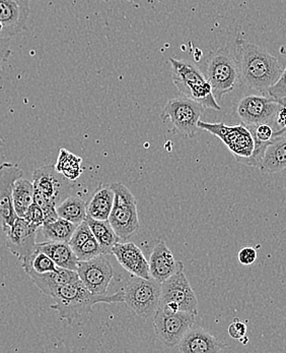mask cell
<instances>
[{"label": "cell", "instance_id": "cell-1", "mask_svg": "<svg viewBox=\"0 0 286 353\" xmlns=\"http://www.w3.org/2000/svg\"><path fill=\"white\" fill-rule=\"evenodd\" d=\"M236 54L241 83L266 96L283 74V68L278 59L261 47L243 39L236 41Z\"/></svg>", "mask_w": 286, "mask_h": 353}, {"label": "cell", "instance_id": "cell-2", "mask_svg": "<svg viewBox=\"0 0 286 353\" xmlns=\"http://www.w3.org/2000/svg\"><path fill=\"white\" fill-rule=\"evenodd\" d=\"M52 299H54L55 303L51 305V309L58 312L62 320L72 323L74 319L91 312L94 305L97 303H124V292L121 290L111 295L95 294L87 290L78 278L60 286Z\"/></svg>", "mask_w": 286, "mask_h": 353}, {"label": "cell", "instance_id": "cell-3", "mask_svg": "<svg viewBox=\"0 0 286 353\" xmlns=\"http://www.w3.org/2000/svg\"><path fill=\"white\" fill-rule=\"evenodd\" d=\"M204 74L212 87L217 102L241 85L240 68L236 53L228 48L211 51L205 59Z\"/></svg>", "mask_w": 286, "mask_h": 353}, {"label": "cell", "instance_id": "cell-4", "mask_svg": "<svg viewBox=\"0 0 286 353\" xmlns=\"http://www.w3.org/2000/svg\"><path fill=\"white\" fill-rule=\"evenodd\" d=\"M172 79L177 89L185 97L200 103L204 108L221 110L215 100L212 87L197 66L185 61L170 59Z\"/></svg>", "mask_w": 286, "mask_h": 353}, {"label": "cell", "instance_id": "cell-5", "mask_svg": "<svg viewBox=\"0 0 286 353\" xmlns=\"http://www.w3.org/2000/svg\"><path fill=\"white\" fill-rule=\"evenodd\" d=\"M115 192L109 222L119 239L125 241L140 230L138 203L131 190L120 183H111Z\"/></svg>", "mask_w": 286, "mask_h": 353}, {"label": "cell", "instance_id": "cell-6", "mask_svg": "<svg viewBox=\"0 0 286 353\" xmlns=\"http://www.w3.org/2000/svg\"><path fill=\"white\" fill-rule=\"evenodd\" d=\"M204 107L190 98L177 97L168 100L161 113L162 121H170L175 132L182 138L192 139L199 130L198 123Z\"/></svg>", "mask_w": 286, "mask_h": 353}, {"label": "cell", "instance_id": "cell-7", "mask_svg": "<svg viewBox=\"0 0 286 353\" xmlns=\"http://www.w3.org/2000/svg\"><path fill=\"white\" fill-rule=\"evenodd\" d=\"M162 283L155 279L136 277L124 288V303L140 316H153L159 307Z\"/></svg>", "mask_w": 286, "mask_h": 353}, {"label": "cell", "instance_id": "cell-8", "mask_svg": "<svg viewBox=\"0 0 286 353\" xmlns=\"http://www.w3.org/2000/svg\"><path fill=\"white\" fill-rule=\"evenodd\" d=\"M198 128L223 141L239 163L244 165L253 155L255 143L251 132L245 125H226L225 123H210L199 121Z\"/></svg>", "mask_w": 286, "mask_h": 353}, {"label": "cell", "instance_id": "cell-9", "mask_svg": "<svg viewBox=\"0 0 286 353\" xmlns=\"http://www.w3.org/2000/svg\"><path fill=\"white\" fill-rule=\"evenodd\" d=\"M196 314L191 312H178L166 314L162 310H157L153 316V328L155 335L168 346L174 347L179 345L186 333L195 324Z\"/></svg>", "mask_w": 286, "mask_h": 353}, {"label": "cell", "instance_id": "cell-10", "mask_svg": "<svg viewBox=\"0 0 286 353\" xmlns=\"http://www.w3.org/2000/svg\"><path fill=\"white\" fill-rule=\"evenodd\" d=\"M168 303H176L181 312L198 314L197 297L186 277L184 270L177 272L162 283L159 307Z\"/></svg>", "mask_w": 286, "mask_h": 353}, {"label": "cell", "instance_id": "cell-11", "mask_svg": "<svg viewBox=\"0 0 286 353\" xmlns=\"http://www.w3.org/2000/svg\"><path fill=\"white\" fill-rule=\"evenodd\" d=\"M281 104L274 98L261 95H249L243 98L236 106V114L245 125L260 123L274 125L275 115Z\"/></svg>", "mask_w": 286, "mask_h": 353}, {"label": "cell", "instance_id": "cell-12", "mask_svg": "<svg viewBox=\"0 0 286 353\" xmlns=\"http://www.w3.org/2000/svg\"><path fill=\"white\" fill-rule=\"evenodd\" d=\"M33 185L36 192L56 207L69 196L72 188L69 179L59 173L54 165L36 169L33 173Z\"/></svg>", "mask_w": 286, "mask_h": 353}, {"label": "cell", "instance_id": "cell-13", "mask_svg": "<svg viewBox=\"0 0 286 353\" xmlns=\"http://www.w3.org/2000/svg\"><path fill=\"white\" fill-rule=\"evenodd\" d=\"M76 272L87 290L95 294H107L114 277V269L104 254L89 261H78Z\"/></svg>", "mask_w": 286, "mask_h": 353}, {"label": "cell", "instance_id": "cell-14", "mask_svg": "<svg viewBox=\"0 0 286 353\" xmlns=\"http://www.w3.org/2000/svg\"><path fill=\"white\" fill-rule=\"evenodd\" d=\"M23 170L14 163L0 164V226L4 233L16 221V211L12 204L14 183L23 177Z\"/></svg>", "mask_w": 286, "mask_h": 353}, {"label": "cell", "instance_id": "cell-15", "mask_svg": "<svg viewBox=\"0 0 286 353\" xmlns=\"http://www.w3.org/2000/svg\"><path fill=\"white\" fill-rule=\"evenodd\" d=\"M31 0H0V38L12 39L27 30Z\"/></svg>", "mask_w": 286, "mask_h": 353}, {"label": "cell", "instance_id": "cell-16", "mask_svg": "<svg viewBox=\"0 0 286 353\" xmlns=\"http://www.w3.org/2000/svg\"><path fill=\"white\" fill-rule=\"evenodd\" d=\"M38 229V226L30 223L25 218L18 217L6 231V248L21 263L35 252Z\"/></svg>", "mask_w": 286, "mask_h": 353}, {"label": "cell", "instance_id": "cell-17", "mask_svg": "<svg viewBox=\"0 0 286 353\" xmlns=\"http://www.w3.org/2000/svg\"><path fill=\"white\" fill-rule=\"evenodd\" d=\"M148 264L151 277L160 283H163L177 272L184 270V264L176 261L164 241H160L153 248Z\"/></svg>", "mask_w": 286, "mask_h": 353}, {"label": "cell", "instance_id": "cell-18", "mask_svg": "<svg viewBox=\"0 0 286 353\" xmlns=\"http://www.w3.org/2000/svg\"><path fill=\"white\" fill-rule=\"evenodd\" d=\"M112 254L119 264L136 277L151 279L149 264L142 250L133 243H117L113 247Z\"/></svg>", "mask_w": 286, "mask_h": 353}, {"label": "cell", "instance_id": "cell-19", "mask_svg": "<svg viewBox=\"0 0 286 353\" xmlns=\"http://www.w3.org/2000/svg\"><path fill=\"white\" fill-rule=\"evenodd\" d=\"M226 345L204 329H190L179 343L182 353H217L223 352Z\"/></svg>", "mask_w": 286, "mask_h": 353}, {"label": "cell", "instance_id": "cell-20", "mask_svg": "<svg viewBox=\"0 0 286 353\" xmlns=\"http://www.w3.org/2000/svg\"><path fill=\"white\" fill-rule=\"evenodd\" d=\"M28 275L43 294L50 297L54 296L55 292L60 286L80 278L78 272L60 268V267L56 271L43 274L29 273Z\"/></svg>", "mask_w": 286, "mask_h": 353}, {"label": "cell", "instance_id": "cell-21", "mask_svg": "<svg viewBox=\"0 0 286 353\" xmlns=\"http://www.w3.org/2000/svg\"><path fill=\"white\" fill-rule=\"evenodd\" d=\"M36 249L50 256L53 262L60 268L72 271H76L78 269V256L68 243L45 241L37 243Z\"/></svg>", "mask_w": 286, "mask_h": 353}, {"label": "cell", "instance_id": "cell-22", "mask_svg": "<svg viewBox=\"0 0 286 353\" xmlns=\"http://www.w3.org/2000/svg\"><path fill=\"white\" fill-rule=\"evenodd\" d=\"M259 169L265 174L278 173L286 169V137L273 138L266 148Z\"/></svg>", "mask_w": 286, "mask_h": 353}, {"label": "cell", "instance_id": "cell-23", "mask_svg": "<svg viewBox=\"0 0 286 353\" xmlns=\"http://www.w3.org/2000/svg\"><path fill=\"white\" fill-rule=\"evenodd\" d=\"M115 192L111 185H101L87 204V214L96 220H109L113 205Z\"/></svg>", "mask_w": 286, "mask_h": 353}, {"label": "cell", "instance_id": "cell-24", "mask_svg": "<svg viewBox=\"0 0 286 353\" xmlns=\"http://www.w3.org/2000/svg\"><path fill=\"white\" fill-rule=\"evenodd\" d=\"M85 221L89 224L94 236L99 243L102 254L107 256V254H112L113 247L119 243L120 239L115 232L109 220H96L87 215Z\"/></svg>", "mask_w": 286, "mask_h": 353}, {"label": "cell", "instance_id": "cell-25", "mask_svg": "<svg viewBox=\"0 0 286 353\" xmlns=\"http://www.w3.org/2000/svg\"><path fill=\"white\" fill-rule=\"evenodd\" d=\"M34 194H35V188L31 181L21 177L14 183L12 204L18 217H25L28 210L34 203Z\"/></svg>", "mask_w": 286, "mask_h": 353}, {"label": "cell", "instance_id": "cell-26", "mask_svg": "<svg viewBox=\"0 0 286 353\" xmlns=\"http://www.w3.org/2000/svg\"><path fill=\"white\" fill-rule=\"evenodd\" d=\"M76 226L78 225L63 219V218L58 217L56 219L51 220V221L45 222L40 228H41L45 241L68 243L72 239Z\"/></svg>", "mask_w": 286, "mask_h": 353}, {"label": "cell", "instance_id": "cell-27", "mask_svg": "<svg viewBox=\"0 0 286 353\" xmlns=\"http://www.w3.org/2000/svg\"><path fill=\"white\" fill-rule=\"evenodd\" d=\"M59 217L78 225L87 218V203L76 196H68L56 207Z\"/></svg>", "mask_w": 286, "mask_h": 353}, {"label": "cell", "instance_id": "cell-28", "mask_svg": "<svg viewBox=\"0 0 286 353\" xmlns=\"http://www.w3.org/2000/svg\"><path fill=\"white\" fill-rule=\"evenodd\" d=\"M82 158L70 153L68 150L61 149L55 169L70 181H76L82 172Z\"/></svg>", "mask_w": 286, "mask_h": 353}, {"label": "cell", "instance_id": "cell-29", "mask_svg": "<svg viewBox=\"0 0 286 353\" xmlns=\"http://www.w3.org/2000/svg\"><path fill=\"white\" fill-rule=\"evenodd\" d=\"M25 273L43 274L47 272L56 271L59 268L50 256L45 252L36 249L34 254L21 263Z\"/></svg>", "mask_w": 286, "mask_h": 353}, {"label": "cell", "instance_id": "cell-30", "mask_svg": "<svg viewBox=\"0 0 286 353\" xmlns=\"http://www.w3.org/2000/svg\"><path fill=\"white\" fill-rule=\"evenodd\" d=\"M253 136L255 145H269L274 137V128L270 123H260L256 125H245Z\"/></svg>", "mask_w": 286, "mask_h": 353}, {"label": "cell", "instance_id": "cell-31", "mask_svg": "<svg viewBox=\"0 0 286 353\" xmlns=\"http://www.w3.org/2000/svg\"><path fill=\"white\" fill-rule=\"evenodd\" d=\"M93 235V232H91L89 224H87V222L85 220V221L76 226V230H74V234H72V239L68 241V243H69L72 249L76 252H78L83 243H87Z\"/></svg>", "mask_w": 286, "mask_h": 353}, {"label": "cell", "instance_id": "cell-32", "mask_svg": "<svg viewBox=\"0 0 286 353\" xmlns=\"http://www.w3.org/2000/svg\"><path fill=\"white\" fill-rule=\"evenodd\" d=\"M76 254L78 261H89L102 254L101 247L93 235L87 243H83L78 252H76Z\"/></svg>", "mask_w": 286, "mask_h": 353}, {"label": "cell", "instance_id": "cell-33", "mask_svg": "<svg viewBox=\"0 0 286 353\" xmlns=\"http://www.w3.org/2000/svg\"><path fill=\"white\" fill-rule=\"evenodd\" d=\"M281 53L286 59V46L281 47ZM268 95L276 101L286 99V65L279 80L268 90Z\"/></svg>", "mask_w": 286, "mask_h": 353}, {"label": "cell", "instance_id": "cell-34", "mask_svg": "<svg viewBox=\"0 0 286 353\" xmlns=\"http://www.w3.org/2000/svg\"><path fill=\"white\" fill-rule=\"evenodd\" d=\"M25 220L33 224V225L41 228L43 224L46 221V217H45L44 211H43L41 207L38 206L35 202L31 205L29 210H28L27 214H25Z\"/></svg>", "mask_w": 286, "mask_h": 353}, {"label": "cell", "instance_id": "cell-35", "mask_svg": "<svg viewBox=\"0 0 286 353\" xmlns=\"http://www.w3.org/2000/svg\"><path fill=\"white\" fill-rule=\"evenodd\" d=\"M257 250L253 247H244L239 252V262L244 266H251L257 260Z\"/></svg>", "mask_w": 286, "mask_h": 353}, {"label": "cell", "instance_id": "cell-36", "mask_svg": "<svg viewBox=\"0 0 286 353\" xmlns=\"http://www.w3.org/2000/svg\"><path fill=\"white\" fill-rule=\"evenodd\" d=\"M245 334H247V326L244 322L238 319H236L228 327V335L232 339L241 340L245 337Z\"/></svg>", "mask_w": 286, "mask_h": 353}, {"label": "cell", "instance_id": "cell-37", "mask_svg": "<svg viewBox=\"0 0 286 353\" xmlns=\"http://www.w3.org/2000/svg\"><path fill=\"white\" fill-rule=\"evenodd\" d=\"M274 125L276 126L274 132L286 128V105L281 104L280 108L277 111L276 115H275Z\"/></svg>", "mask_w": 286, "mask_h": 353}, {"label": "cell", "instance_id": "cell-38", "mask_svg": "<svg viewBox=\"0 0 286 353\" xmlns=\"http://www.w3.org/2000/svg\"><path fill=\"white\" fill-rule=\"evenodd\" d=\"M12 54L10 50V39H3L0 38V61L2 63H6Z\"/></svg>", "mask_w": 286, "mask_h": 353}, {"label": "cell", "instance_id": "cell-39", "mask_svg": "<svg viewBox=\"0 0 286 353\" xmlns=\"http://www.w3.org/2000/svg\"><path fill=\"white\" fill-rule=\"evenodd\" d=\"M279 103L286 105V99L278 100ZM277 137H286V128L283 130H279V132H274V137L273 138H277Z\"/></svg>", "mask_w": 286, "mask_h": 353}, {"label": "cell", "instance_id": "cell-40", "mask_svg": "<svg viewBox=\"0 0 286 353\" xmlns=\"http://www.w3.org/2000/svg\"><path fill=\"white\" fill-rule=\"evenodd\" d=\"M1 65H2V63H1V61H0V70H1Z\"/></svg>", "mask_w": 286, "mask_h": 353}]
</instances>
